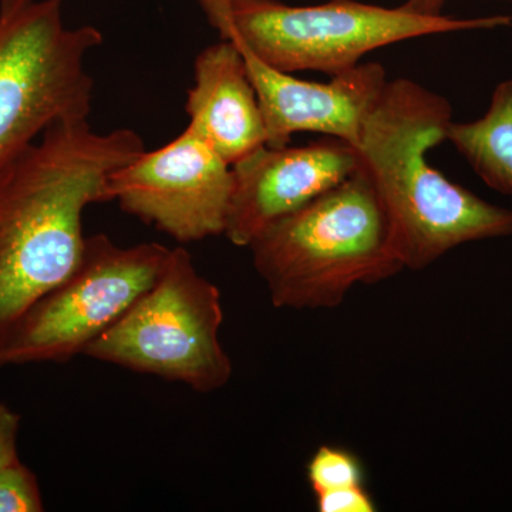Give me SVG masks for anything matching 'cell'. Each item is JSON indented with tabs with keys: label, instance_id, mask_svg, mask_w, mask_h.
<instances>
[{
	"label": "cell",
	"instance_id": "1",
	"mask_svg": "<svg viewBox=\"0 0 512 512\" xmlns=\"http://www.w3.org/2000/svg\"><path fill=\"white\" fill-rule=\"evenodd\" d=\"M144 151L130 128L66 120L0 167V367L20 320L79 265L84 211L110 201L111 175Z\"/></svg>",
	"mask_w": 512,
	"mask_h": 512
},
{
	"label": "cell",
	"instance_id": "2",
	"mask_svg": "<svg viewBox=\"0 0 512 512\" xmlns=\"http://www.w3.org/2000/svg\"><path fill=\"white\" fill-rule=\"evenodd\" d=\"M451 123L446 97L414 80H387L357 138L397 255L414 271L461 245L512 235L511 210L453 183L429 163V150L447 141Z\"/></svg>",
	"mask_w": 512,
	"mask_h": 512
},
{
	"label": "cell",
	"instance_id": "3",
	"mask_svg": "<svg viewBox=\"0 0 512 512\" xmlns=\"http://www.w3.org/2000/svg\"><path fill=\"white\" fill-rule=\"evenodd\" d=\"M248 248L279 309H333L355 286L379 284L404 269L389 218L363 165L266 227Z\"/></svg>",
	"mask_w": 512,
	"mask_h": 512
},
{
	"label": "cell",
	"instance_id": "4",
	"mask_svg": "<svg viewBox=\"0 0 512 512\" xmlns=\"http://www.w3.org/2000/svg\"><path fill=\"white\" fill-rule=\"evenodd\" d=\"M221 39H237L254 55L286 73L349 72L383 47L446 35L511 28V15L485 18L427 16L406 6L384 8L359 0L292 6L281 0H197Z\"/></svg>",
	"mask_w": 512,
	"mask_h": 512
},
{
	"label": "cell",
	"instance_id": "5",
	"mask_svg": "<svg viewBox=\"0 0 512 512\" xmlns=\"http://www.w3.org/2000/svg\"><path fill=\"white\" fill-rule=\"evenodd\" d=\"M64 3L0 0V167L52 124L92 113L86 59L103 33L66 26Z\"/></svg>",
	"mask_w": 512,
	"mask_h": 512
},
{
	"label": "cell",
	"instance_id": "6",
	"mask_svg": "<svg viewBox=\"0 0 512 512\" xmlns=\"http://www.w3.org/2000/svg\"><path fill=\"white\" fill-rule=\"evenodd\" d=\"M221 292L190 252L171 248L156 285L90 343L84 356L183 383L198 393L227 386L232 363L220 340Z\"/></svg>",
	"mask_w": 512,
	"mask_h": 512
},
{
	"label": "cell",
	"instance_id": "7",
	"mask_svg": "<svg viewBox=\"0 0 512 512\" xmlns=\"http://www.w3.org/2000/svg\"><path fill=\"white\" fill-rule=\"evenodd\" d=\"M170 251L156 242L124 248L104 234L87 237L73 274L20 320L3 367L64 363L84 355L90 343L156 285Z\"/></svg>",
	"mask_w": 512,
	"mask_h": 512
},
{
	"label": "cell",
	"instance_id": "8",
	"mask_svg": "<svg viewBox=\"0 0 512 512\" xmlns=\"http://www.w3.org/2000/svg\"><path fill=\"white\" fill-rule=\"evenodd\" d=\"M232 191L231 165L190 126L109 181L110 201L180 244L224 235Z\"/></svg>",
	"mask_w": 512,
	"mask_h": 512
},
{
	"label": "cell",
	"instance_id": "9",
	"mask_svg": "<svg viewBox=\"0 0 512 512\" xmlns=\"http://www.w3.org/2000/svg\"><path fill=\"white\" fill-rule=\"evenodd\" d=\"M359 153L340 138L301 147L258 148L232 165L234 191L224 235L248 248L266 227L298 211L355 174Z\"/></svg>",
	"mask_w": 512,
	"mask_h": 512
},
{
	"label": "cell",
	"instance_id": "10",
	"mask_svg": "<svg viewBox=\"0 0 512 512\" xmlns=\"http://www.w3.org/2000/svg\"><path fill=\"white\" fill-rule=\"evenodd\" d=\"M229 40L241 50L258 96L266 146H288L298 133H318L356 146L367 111L389 80L382 64L360 63L329 82H308L265 63L239 40Z\"/></svg>",
	"mask_w": 512,
	"mask_h": 512
},
{
	"label": "cell",
	"instance_id": "11",
	"mask_svg": "<svg viewBox=\"0 0 512 512\" xmlns=\"http://www.w3.org/2000/svg\"><path fill=\"white\" fill-rule=\"evenodd\" d=\"M190 123L229 165L266 146L258 96L241 50L232 40L202 49L194 62V84L185 103Z\"/></svg>",
	"mask_w": 512,
	"mask_h": 512
},
{
	"label": "cell",
	"instance_id": "12",
	"mask_svg": "<svg viewBox=\"0 0 512 512\" xmlns=\"http://www.w3.org/2000/svg\"><path fill=\"white\" fill-rule=\"evenodd\" d=\"M447 141L488 187L512 197V79L495 86L483 116L453 120Z\"/></svg>",
	"mask_w": 512,
	"mask_h": 512
},
{
	"label": "cell",
	"instance_id": "13",
	"mask_svg": "<svg viewBox=\"0 0 512 512\" xmlns=\"http://www.w3.org/2000/svg\"><path fill=\"white\" fill-rule=\"evenodd\" d=\"M306 477L313 493L320 494L338 488L363 485L365 470L352 451L320 446L306 466Z\"/></svg>",
	"mask_w": 512,
	"mask_h": 512
},
{
	"label": "cell",
	"instance_id": "14",
	"mask_svg": "<svg viewBox=\"0 0 512 512\" xmlns=\"http://www.w3.org/2000/svg\"><path fill=\"white\" fill-rule=\"evenodd\" d=\"M45 511L36 474L20 461L0 471V512Z\"/></svg>",
	"mask_w": 512,
	"mask_h": 512
},
{
	"label": "cell",
	"instance_id": "15",
	"mask_svg": "<svg viewBox=\"0 0 512 512\" xmlns=\"http://www.w3.org/2000/svg\"><path fill=\"white\" fill-rule=\"evenodd\" d=\"M316 507L320 512H375V500L365 484L338 488L315 494Z\"/></svg>",
	"mask_w": 512,
	"mask_h": 512
},
{
	"label": "cell",
	"instance_id": "16",
	"mask_svg": "<svg viewBox=\"0 0 512 512\" xmlns=\"http://www.w3.org/2000/svg\"><path fill=\"white\" fill-rule=\"evenodd\" d=\"M22 416L0 402V471L19 460L18 437Z\"/></svg>",
	"mask_w": 512,
	"mask_h": 512
},
{
	"label": "cell",
	"instance_id": "17",
	"mask_svg": "<svg viewBox=\"0 0 512 512\" xmlns=\"http://www.w3.org/2000/svg\"><path fill=\"white\" fill-rule=\"evenodd\" d=\"M448 0H406L403 6L420 15L440 16L444 15Z\"/></svg>",
	"mask_w": 512,
	"mask_h": 512
},
{
	"label": "cell",
	"instance_id": "18",
	"mask_svg": "<svg viewBox=\"0 0 512 512\" xmlns=\"http://www.w3.org/2000/svg\"><path fill=\"white\" fill-rule=\"evenodd\" d=\"M478 2H500V3H512V0H478Z\"/></svg>",
	"mask_w": 512,
	"mask_h": 512
}]
</instances>
